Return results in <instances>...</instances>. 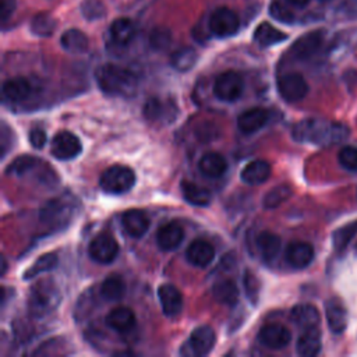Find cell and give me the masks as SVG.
I'll return each instance as SVG.
<instances>
[{
    "label": "cell",
    "mask_w": 357,
    "mask_h": 357,
    "mask_svg": "<svg viewBox=\"0 0 357 357\" xmlns=\"http://www.w3.org/2000/svg\"><path fill=\"white\" fill-rule=\"evenodd\" d=\"M214 299L224 306H235L239 301L240 292L231 279H221L213 288Z\"/></svg>",
    "instance_id": "cell-30"
},
{
    "label": "cell",
    "mask_w": 357,
    "mask_h": 357,
    "mask_svg": "<svg viewBox=\"0 0 357 357\" xmlns=\"http://www.w3.org/2000/svg\"><path fill=\"white\" fill-rule=\"evenodd\" d=\"M9 135H10V131H9L8 126L3 123V126H2V156H5L6 152H8V148H9L8 137Z\"/></svg>",
    "instance_id": "cell-48"
},
{
    "label": "cell",
    "mask_w": 357,
    "mask_h": 357,
    "mask_svg": "<svg viewBox=\"0 0 357 357\" xmlns=\"http://www.w3.org/2000/svg\"><path fill=\"white\" fill-rule=\"evenodd\" d=\"M172 44V33L165 27L153 28L149 35V45L153 51H165Z\"/></svg>",
    "instance_id": "cell-41"
},
{
    "label": "cell",
    "mask_w": 357,
    "mask_h": 357,
    "mask_svg": "<svg viewBox=\"0 0 357 357\" xmlns=\"http://www.w3.org/2000/svg\"><path fill=\"white\" fill-rule=\"evenodd\" d=\"M126 285L120 275H109L101 285V296L108 301H117L124 296Z\"/></svg>",
    "instance_id": "cell-36"
},
{
    "label": "cell",
    "mask_w": 357,
    "mask_h": 357,
    "mask_svg": "<svg viewBox=\"0 0 357 357\" xmlns=\"http://www.w3.org/2000/svg\"><path fill=\"white\" fill-rule=\"evenodd\" d=\"M240 20L239 16L228 9L219 8L210 17V31L219 38H228L239 31Z\"/></svg>",
    "instance_id": "cell-7"
},
{
    "label": "cell",
    "mask_w": 357,
    "mask_h": 357,
    "mask_svg": "<svg viewBox=\"0 0 357 357\" xmlns=\"http://www.w3.org/2000/svg\"><path fill=\"white\" fill-rule=\"evenodd\" d=\"M357 235V221L350 222L333 232L332 243L336 251H343Z\"/></svg>",
    "instance_id": "cell-40"
},
{
    "label": "cell",
    "mask_w": 357,
    "mask_h": 357,
    "mask_svg": "<svg viewBox=\"0 0 357 357\" xmlns=\"http://www.w3.org/2000/svg\"><path fill=\"white\" fill-rule=\"evenodd\" d=\"M40 160L34 156H30V155H23V156H19L16 158L10 165L9 167L6 169V173L9 176H16V177H24L26 174L34 172L38 166H40Z\"/></svg>",
    "instance_id": "cell-37"
},
{
    "label": "cell",
    "mask_w": 357,
    "mask_h": 357,
    "mask_svg": "<svg viewBox=\"0 0 357 357\" xmlns=\"http://www.w3.org/2000/svg\"><path fill=\"white\" fill-rule=\"evenodd\" d=\"M16 10V0H0V17L3 22L9 20Z\"/></svg>",
    "instance_id": "cell-47"
},
{
    "label": "cell",
    "mask_w": 357,
    "mask_h": 357,
    "mask_svg": "<svg viewBox=\"0 0 357 357\" xmlns=\"http://www.w3.org/2000/svg\"><path fill=\"white\" fill-rule=\"evenodd\" d=\"M185 239V229L177 222H170L159 228L156 233V244L162 251L176 250Z\"/></svg>",
    "instance_id": "cell-18"
},
{
    "label": "cell",
    "mask_w": 357,
    "mask_h": 357,
    "mask_svg": "<svg viewBox=\"0 0 357 357\" xmlns=\"http://www.w3.org/2000/svg\"><path fill=\"white\" fill-rule=\"evenodd\" d=\"M95 80L101 91L110 97L130 98L137 92V76L124 67L116 65H103L97 69Z\"/></svg>",
    "instance_id": "cell-2"
},
{
    "label": "cell",
    "mask_w": 357,
    "mask_h": 357,
    "mask_svg": "<svg viewBox=\"0 0 357 357\" xmlns=\"http://www.w3.org/2000/svg\"><path fill=\"white\" fill-rule=\"evenodd\" d=\"M106 325L119 333L128 332L135 326V314L131 308L119 306L106 315Z\"/></svg>",
    "instance_id": "cell-23"
},
{
    "label": "cell",
    "mask_w": 357,
    "mask_h": 357,
    "mask_svg": "<svg viewBox=\"0 0 357 357\" xmlns=\"http://www.w3.org/2000/svg\"><path fill=\"white\" fill-rule=\"evenodd\" d=\"M288 40V35L268 23H263L254 31V41L261 47H272Z\"/></svg>",
    "instance_id": "cell-31"
},
{
    "label": "cell",
    "mask_w": 357,
    "mask_h": 357,
    "mask_svg": "<svg viewBox=\"0 0 357 357\" xmlns=\"http://www.w3.org/2000/svg\"><path fill=\"white\" fill-rule=\"evenodd\" d=\"M55 28H56V22L48 13H40L31 22L33 34L37 37H41V38L51 37L53 34Z\"/></svg>",
    "instance_id": "cell-39"
},
{
    "label": "cell",
    "mask_w": 357,
    "mask_h": 357,
    "mask_svg": "<svg viewBox=\"0 0 357 357\" xmlns=\"http://www.w3.org/2000/svg\"><path fill=\"white\" fill-rule=\"evenodd\" d=\"M59 263V258L55 253H47V254H42L37 258V261L23 274V279L26 281H31V279H35L37 276L45 274V272H49L52 269L56 268Z\"/></svg>",
    "instance_id": "cell-34"
},
{
    "label": "cell",
    "mask_w": 357,
    "mask_h": 357,
    "mask_svg": "<svg viewBox=\"0 0 357 357\" xmlns=\"http://www.w3.org/2000/svg\"><path fill=\"white\" fill-rule=\"evenodd\" d=\"M200 172L210 178H218L228 170V162L225 156L218 152H207L199 162Z\"/></svg>",
    "instance_id": "cell-25"
},
{
    "label": "cell",
    "mask_w": 357,
    "mask_h": 357,
    "mask_svg": "<svg viewBox=\"0 0 357 357\" xmlns=\"http://www.w3.org/2000/svg\"><path fill=\"white\" fill-rule=\"evenodd\" d=\"M110 37L115 44L124 47L131 42L135 34L134 24L128 19H117L110 26Z\"/></svg>",
    "instance_id": "cell-33"
},
{
    "label": "cell",
    "mask_w": 357,
    "mask_h": 357,
    "mask_svg": "<svg viewBox=\"0 0 357 357\" xmlns=\"http://www.w3.org/2000/svg\"><path fill=\"white\" fill-rule=\"evenodd\" d=\"M135 185V173L127 167L115 165L102 172L99 177V186L108 194L128 193Z\"/></svg>",
    "instance_id": "cell-4"
},
{
    "label": "cell",
    "mask_w": 357,
    "mask_h": 357,
    "mask_svg": "<svg viewBox=\"0 0 357 357\" xmlns=\"http://www.w3.org/2000/svg\"><path fill=\"white\" fill-rule=\"evenodd\" d=\"M33 94V85L28 80L17 77L3 84V95L12 102H23Z\"/></svg>",
    "instance_id": "cell-28"
},
{
    "label": "cell",
    "mask_w": 357,
    "mask_h": 357,
    "mask_svg": "<svg viewBox=\"0 0 357 357\" xmlns=\"http://www.w3.org/2000/svg\"><path fill=\"white\" fill-rule=\"evenodd\" d=\"M197 59H199L197 52L193 48L186 47V48H182V49H178L172 53L170 66L177 72L186 73L196 66Z\"/></svg>",
    "instance_id": "cell-32"
},
{
    "label": "cell",
    "mask_w": 357,
    "mask_h": 357,
    "mask_svg": "<svg viewBox=\"0 0 357 357\" xmlns=\"http://www.w3.org/2000/svg\"><path fill=\"white\" fill-rule=\"evenodd\" d=\"M322 340L318 328L303 329V333L297 339L296 350L303 357H314L321 351Z\"/></svg>",
    "instance_id": "cell-24"
},
{
    "label": "cell",
    "mask_w": 357,
    "mask_h": 357,
    "mask_svg": "<svg viewBox=\"0 0 357 357\" xmlns=\"http://www.w3.org/2000/svg\"><path fill=\"white\" fill-rule=\"evenodd\" d=\"M292 196V189L288 185H281L268 192L263 199V206L267 210H275L286 203Z\"/></svg>",
    "instance_id": "cell-38"
},
{
    "label": "cell",
    "mask_w": 357,
    "mask_h": 357,
    "mask_svg": "<svg viewBox=\"0 0 357 357\" xmlns=\"http://www.w3.org/2000/svg\"><path fill=\"white\" fill-rule=\"evenodd\" d=\"M325 315H326V322L335 335H340L344 332L347 326V310L342 300L333 297L329 299L325 303Z\"/></svg>",
    "instance_id": "cell-19"
},
{
    "label": "cell",
    "mask_w": 357,
    "mask_h": 357,
    "mask_svg": "<svg viewBox=\"0 0 357 357\" xmlns=\"http://www.w3.org/2000/svg\"><path fill=\"white\" fill-rule=\"evenodd\" d=\"M258 340L263 346L268 349L279 350V349H285L290 343L292 333L285 325L268 324L260 329Z\"/></svg>",
    "instance_id": "cell-13"
},
{
    "label": "cell",
    "mask_w": 357,
    "mask_h": 357,
    "mask_svg": "<svg viewBox=\"0 0 357 357\" xmlns=\"http://www.w3.org/2000/svg\"><path fill=\"white\" fill-rule=\"evenodd\" d=\"M182 194L189 204L196 207H206L211 203L210 192L192 182L182 183Z\"/></svg>",
    "instance_id": "cell-35"
},
{
    "label": "cell",
    "mask_w": 357,
    "mask_h": 357,
    "mask_svg": "<svg viewBox=\"0 0 357 357\" xmlns=\"http://www.w3.org/2000/svg\"><path fill=\"white\" fill-rule=\"evenodd\" d=\"M186 257H188V261L193 267L206 268L214 261L215 249L210 242H207L204 239H197V240L192 242V244L189 246Z\"/></svg>",
    "instance_id": "cell-21"
},
{
    "label": "cell",
    "mask_w": 357,
    "mask_h": 357,
    "mask_svg": "<svg viewBox=\"0 0 357 357\" xmlns=\"http://www.w3.org/2000/svg\"><path fill=\"white\" fill-rule=\"evenodd\" d=\"M122 226L124 232L134 239L142 238L149 229V218L145 213L138 210H130L122 217Z\"/></svg>",
    "instance_id": "cell-22"
},
{
    "label": "cell",
    "mask_w": 357,
    "mask_h": 357,
    "mask_svg": "<svg viewBox=\"0 0 357 357\" xmlns=\"http://www.w3.org/2000/svg\"><path fill=\"white\" fill-rule=\"evenodd\" d=\"M81 13L87 20H99L105 16V6L99 0H85L81 6Z\"/></svg>",
    "instance_id": "cell-43"
},
{
    "label": "cell",
    "mask_w": 357,
    "mask_h": 357,
    "mask_svg": "<svg viewBox=\"0 0 357 357\" xmlns=\"http://www.w3.org/2000/svg\"><path fill=\"white\" fill-rule=\"evenodd\" d=\"M308 2H310V0H288V3H290V5H293V6H297V8H303V6H306Z\"/></svg>",
    "instance_id": "cell-49"
},
{
    "label": "cell",
    "mask_w": 357,
    "mask_h": 357,
    "mask_svg": "<svg viewBox=\"0 0 357 357\" xmlns=\"http://www.w3.org/2000/svg\"><path fill=\"white\" fill-rule=\"evenodd\" d=\"M271 16L281 22V23H285V24H290L294 22V16L293 13L290 12V9L288 6H285L282 2H274L271 5Z\"/></svg>",
    "instance_id": "cell-45"
},
{
    "label": "cell",
    "mask_w": 357,
    "mask_h": 357,
    "mask_svg": "<svg viewBox=\"0 0 357 357\" xmlns=\"http://www.w3.org/2000/svg\"><path fill=\"white\" fill-rule=\"evenodd\" d=\"M6 271H8V263H6V258L3 257V271H2V274L5 275V274H6Z\"/></svg>",
    "instance_id": "cell-50"
},
{
    "label": "cell",
    "mask_w": 357,
    "mask_h": 357,
    "mask_svg": "<svg viewBox=\"0 0 357 357\" xmlns=\"http://www.w3.org/2000/svg\"><path fill=\"white\" fill-rule=\"evenodd\" d=\"M144 117L155 123H170L177 116V108L172 101L162 98H149L142 108Z\"/></svg>",
    "instance_id": "cell-12"
},
{
    "label": "cell",
    "mask_w": 357,
    "mask_h": 357,
    "mask_svg": "<svg viewBox=\"0 0 357 357\" xmlns=\"http://www.w3.org/2000/svg\"><path fill=\"white\" fill-rule=\"evenodd\" d=\"M324 44V31H313L300 37L292 47L293 58L306 60L314 56Z\"/></svg>",
    "instance_id": "cell-15"
},
{
    "label": "cell",
    "mask_w": 357,
    "mask_h": 357,
    "mask_svg": "<svg viewBox=\"0 0 357 357\" xmlns=\"http://www.w3.org/2000/svg\"><path fill=\"white\" fill-rule=\"evenodd\" d=\"M256 244H257L258 253L263 257V260L265 263H272L279 256L282 242H281L279 236H276L271 232H263L258 235Z\"/></svg>",
    "instance_id": "cell-27"
},
{
    "label": "cell",
    "mask_w": 357,
    "mask_h": 357,
    "mask_svg": "<svg viewBox=\"0 0 357 357\" xmlns=\"http://www.w3.org/2000/svg\"><path fill=\"white\" fill-rule=\"evenodd\" d=\"M269 119V112L264 108H251L244 110L238 117V128L243 134H254L258 130H261Z\"/></svg>",
    "instance_id": "cell-16"
},
{
    "label": "cell",
    "mask_w": 357,
    "mask_h": 357,
    "mask_svg": "<svg viewBox=\"0 0 357 357\" xmlns=\"http://www.w3.org/2000/svg\"><path fill=\"white\" fill-rule=\"evenodd\" d=\"M215 343H217L215 331L208 325H203V326L196 328L192 332L189 342L182 349V354L207 356L213 351Z\"/></svg>",
    "instance_id": "cell-6"
},
{
    "label": "cell",
    "mask_w": 357,
    "mask_h": 357,
    "mask_svg": "<svg viewBox=\"0 0 357 357\" xmlns=\"http://www.w3.org/2000/svg\"><path fill=\"white\" fill-rule=\"evenodd\" d=\"M62 293L52 279H41L34 283L28 293V313L34 318H45L60 306Z\"/></svg>",
    "instance_id": "cell-3"
},
{
    "label": "cell",
    "mask_w": 357,
    "mask_h": 357,
    "mask_svg": "<svg viewBox=\"0 0 357 357\" xmlns=\"http://www.w3.org/2000/svg\"><path fill=\"white\" fill-rule=\"evenodd\" d=\"M88 254L98 264H110L119 254V244L113 236L101 233L91 240Z\"/></svg>",
    "instance_id": "cell-9"
},
{
    "label": "cell",
    "mask_w": 357,
    "mask_h": 357,
    "mask_svg": "<svg viewBox=\"0 0 357 357\" xmlns=\"http://www.w3.org/2000/svg\"><path fill=\"white\" fill-rule=\"evenodd\" d=\"M244 90L243 77L236 72H225L215 78L214 94L219 101L235 102L238 101Z\"/></svg>",
    "instance_id": "cell-5"
},
{
    "label": "cell",
    "mask_w": 357,
    "mask_h": 357,
    "mask_svg": "<svg viewBox=\"0 0 357 357\" xmlns=\"http://www.w3.org/2000/svg\"><path fill=\"white\" fill-rule=\"evenodd\" d=\"M350 134L346 124L326 122L322 119H304L294 124L292 137L297 142H307L321 147L343 142Z\"/></svg>",
    "instance_id": "cell-1"
},
{
    "label": "cell",
    "mask_w": 357,
    "mask_h": 357,
    "mask_svg": "<svg viewBox=\"0 0 357 357\" xmlns=\"http://www.w3.org/2000/svg\"><path fill=\"white\" fill-rule=\"evenodd\" d=\"M28 140H30V144L37 148V149H41L44 148V145L47 144V140H48V135H47V131L41 127H35L30 131V135H28Z\"/></svg>",
    "instance_id": "cell-46"
},
{
    "label": "cell",
    "mask_w": 357,
    "mask_h": 357,
    "mask_svg": "<svg viewBox=\"0 0 357 357\" xmlns=\"http://www.w3.org/2000/svg\"><path fill=\"white\" fill-rule=\"evenodd\" d=\"M83 151L81 141L70 131L59 133L51 145L52 155L59 160H70L77 158Z\"/></svg>",
    "instance_id": "cell-11"
},
{
    "label": "cell",
    "mask_w": 357,
    "mask_h": 357,
    "mask_svg": "<svg viewBox=\"0 0 357 357\" xmlns=\"http://www.w3.org/2000/svg\"><path fill=\"white\" fill-rule=\"evenodd\" d=\"M290 319L301 329L318 328L319 313L311 304H297L290 311Z\"/></svg>",
    "instance_id": "cell-26"
},
{
    "label": "cell",
    "mask_w": 357,
    "mask_h": 357,
    "mask_svg": "<svg viewBox=\"0 0 357 357\" xmlns=\"http://www.w3.org/2000/svg\"><path fill=\"white\" fill-rule=\"evenodd\" d=\"M339 163L349 172H357V148L343 147L339 152Z\"/></svg>",
    "instance_id": "cell-44"
},
{
    "label": "cell",
    "mask_w": 357,
    "mask_h": 357,
    "mask_svg": "<svg viewBox=\"0 0 357 357\" xmlns=\"http://www.w3.org/2000/svg\"><path fill=\"white\" fill-rule=\"evenodd\" d=\"M73 206L66 199H56L47 203L40 213V218L44 224L53 228L67 225L73 215Z\"/></svg>",
    "instance_id": "cell-8"
},
{
    "label": "cell",
    "mask_w": 357,
    "mask_h": 357,
    "mask_svg": "<svg viewBox=\"0 0 357 357\" xmlns=\"http://www.w3.org/2000/svg\"><path fill=\"white\" fill-rule=\"evenodd\" d=\"M60 45L67 53L81 55V53L87 52L90 42H88L87 35L83 31L72 28V30L63 33V35L60 38Z\"/></svg>",
    "instance_id": "cell-29"
},
{
    "label": "cell",
    "mask_w": 357,
    "mask_h": 357,
    "mask_svg": "<svg viewBox=\"0 0 357 357\" xmlns=\"http://www.w3.org/2000/svg\"><path fill=\"white\" fill-rule=\"evenodd\" d=\"M272 167L271 165L264 160V159H256L249 162L240 173V178L243 181V183L249 185V186H258L265 183L269 176H271Z\"/></svg>",
    "instance_id": "cell-20"
},
{
    "label": "cell",
    "mask_w": 357,
    "mask_h": 357,
    "mask_svg": "<svg viewBox=\"0 0 357 357\" xmlns=\"http://www.w3.org/2000/svg\"><path fill=\"white\" fill-rule=\"evenodd\" d=\"M278 92L286 102H299L306 98L308 84L299 73H289L278 80Z\"/></svg>",
    "instance_id": "cell-10"
},
{
    "label": "cell",
    "mask_w": 357,
    "mask_h": 357,
    "mask_svg": "<svg viewBox=\"0 0 357 357\" xmlns=\"http://www.w3.org/2000/svg\"><path fill=\"white\" fill-rule=\"evenodd\" d=\"M243 283H244L247 299L251 301L253 306H256L258 303V297H260V281H258V278L251 271H246Z\"/></svg>",
    "instance_id": "cell-42"
},
{
    "label": "cell",
    "mask_w": 357,
    "mask_h": 357,
    "mask_svg": "<svg viewBox=\"0 0 357 357\" xmlns=\"http://www.w3.org/2000/svg\"><path fill=\"white\" fill-rule=\"evenodd\" d=\"M158 299L165 315L176 317L181 314L183 308V296L174 285H160L158 289Z\"/></svg>",
    "instance_id": "cell-14"
},
{
    "label": "cell",
    "mask_w": 357,
    "mask_h": 357,
    "mask_svg": "<svg viewBox=\"0 0 357 357\" xmlns=\"http://www.w3.org/2000/svg\"><path fill=\"white\" fill-rule=\"evenodd\" d=\"M285 258L288 264L296 269L307 268L314 260V249L306 242H292L286 247Z\"/></svg>",
    "instance_id": "cell-17"
}]
</instances>
